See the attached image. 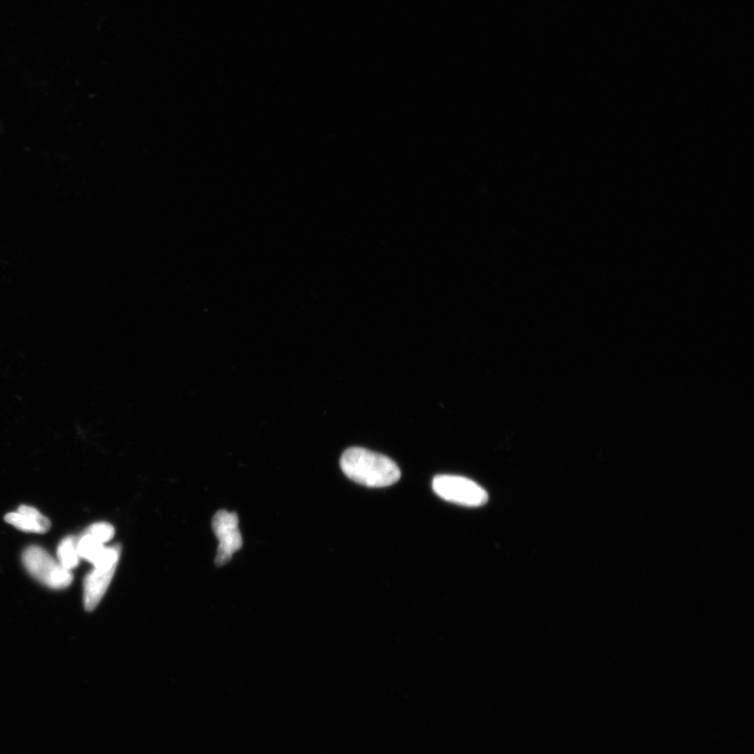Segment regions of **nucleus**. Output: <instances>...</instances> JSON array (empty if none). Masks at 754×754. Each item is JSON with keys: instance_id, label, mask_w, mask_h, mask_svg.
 <instances>
[{"instance_id": "obj_3", "label": "nucleus", "mask_w": 754, "mask_h": 754, "mask_svg": "<svg viewBox=\"0 0 754 754\" xmlns=\"http://www.w3.org/2000/svg\"><path fill=\"white\" fill-rule=\"evenodd\" d=\"M432 485L438 497L462 506L479 507L489 501L485 490L468 478L442 475L435 477Z\"/></svg>"}, {"instance_id": "obj_9", "label": "nucleus", "mask_w": 754, "mask_h": 754, "mask_svg": "<svg viewBox=\"0 0 754 754\" xmlns=\"http://www.w3.org/2000/svg\"><path fill=\"white\" fill-rule=\"evenodd\" d=\"M86 534L92 535L99 542L105 544L114 538L116 530L112 524L99 522L88 527Z\"/></svg>"}, {"instance_id": "obj_6", "label": "nucleus", "mask_w": 754, "mask_h": 754, "mask_svg": "<svg viewBox=\"0 0 754 754\" xmlns=\"http://www.w3.org/2000/svg\"><path fill=\"white\" fill-rule=\"evenodd\" d=\"M5 520L19 530L34 532V534H46L52 525L50 519L28 505L19 506L17 512L9 513Z\"/></svg>"}, {"instance_id": "obj_4", "label": "nucleus", "mask_w": 754, "mask_h": 754, "mask_svg": "<svg viewBox=\"0 0 754 754\" xmlns=\"http://www.w3.org/2000/svg\"><path fill=\"white\" fill-rule=\"evenodd\" d=\"M214 534L219 542L216 565L228 564L234 553L242 547V537L239 530V520L235 513L219 510L212 521Z\"/></svg>"}, {"instance_id": "obj_8", "label": "nucleus", "mask_w": 754, "mask_h": 754, "mask_svg": "<svg viewBox=\"0 0 754 754\" xmlns=\"http://www.w3.org/2000/svg\"><path fill=\"white\" fill-rule=\"evenodd\" d=\"M77 541L73 537L65 538L58 547V560L66 570H73L79 565Z\"/></svg>"}, {"instance_id": "obj_2", "label": "nucleus", "mask_w": 754, "mask_h": 754, "mask_svg": "<svg viewBox=\"0 0 754 754\" xmlns=\"http://www.w3.org/2000/svg\"><path fill=\"white\" fill-rule=\"evenodd\" d=\"M28 572L43 585L52 589H65L73 583V574L56 562L50 553L39 546H30L22 556Z\"/></svg>"}, {"instance_id": "obj_5", "label": "nucleus", "mask_w": 754, "mask_h": 754, "mask_svg": "<svg viewBox=\"0 0 754 754\" xmlns=\"http://www.w3.org/2000/svg\"><path fill=\"white\" fill-rule=\"evenodd\" d=\"M118 564L94 567L84 582V607L87 612L94 611L100 604L110 583L114 579Z\"/></svg>"}, {"instance_id": "obj_7", "label": "nucleus", "mask_w": 754, "mask_h": 754, "mask_svg": "<svg viewBox=\"0 0 754 754\" xmlns=\"http://www.w3.org/2000/svg\"><path fill=\"white\" fill-rule=\"evenodd\" d=\"M104 549V545L90 534H85L77 542V552L79 558H82L92 564H94L100 558Z\"/></svg>"}, {"instance_id": "obj_1", "label": "nucleus", "mask_w": 754, "mask_h": 754, "mask_svg": "<svg viewBox=\"0 0 754 754\" xmlns=\"http://www.w3.org/2000/svg\"><path fill=\"white\" fill-rule=\"evenodd\" d=\"M343 473L368 487H386L401 479V470L390 458L363 448H351L341 458Z\"/></svg>"}]
</instances>
